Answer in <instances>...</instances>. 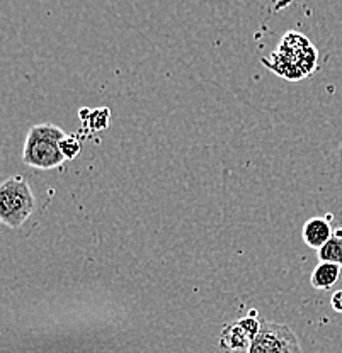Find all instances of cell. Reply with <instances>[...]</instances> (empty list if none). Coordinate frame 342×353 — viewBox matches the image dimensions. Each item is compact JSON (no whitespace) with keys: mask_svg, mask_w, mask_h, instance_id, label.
I'll list each match as a JSON object with an SVG mask.
<instances>
[{"mask_svg":"<svg viewBox=\"0 0 342 353\" xmlns=\"http://www.w3.org/2000/svg\"><path fill=\"white\" fill-rule=\"evenodd\" d=\"M334 230L330 228V223L323 218H312L305 223L301 236L310 248L320 250L327 241L332 238Z\"/></svg>","mask_w":342,"mask_h":353,"instance_id":"5b68a950","label":"cell"},{"mask_svg":"<svg viewBox=\"0 0 342 353\" xmlns=\"http://www.w3.org/2000/svg\"><path fill=\"white\" fill-rule=\"evenodd\" d=\"M341 154H342V146H341Z\"/></svg>","mask_w":342,"mask_h":353,"instance_id":"7c38bea8","label":"cell"},{"mask_svg":"<svg viewBox=\"0 0 342 353\" xmlns=\"http://www.w3.org/2000/svg\"><path fill=\"white\" fill-rule=\"evenodd\" d=\"M330 304H332L334 311L342 312V289L332 294V299H330Z\"/></svg>","mask_w":342,"mask_h":353,"instance_id":"8fae6325","label":"cell"},{"mask_svg":"<svg viewBox=\"0 0 342 353\" xmlns=\"http://www.w3.org/2000/svg\"><path fill=\"white\" fill-rule=\"evenodd\" d=\"M35 209L36 199L23 176H10L0 185V221L7 228L19 230Z\"/></svg>","mask_w":342,"mask_h":353,"instance_id":"3957f363","label":"cell"},{"mask_svg":"<svg viewBox=\"0 0 342 353\" xmlns=\"http://www.w3.org/2000/svg\"><path fill=\"white\" fill-rule=\"evenodd\" d=\"M60 148H61V153L65 154V158H68V160H73V158H75L77 154L80 153V143H79V139L75 138V136H68L67 134L64 139H61Z\"/></svg>","mask_w":342,"mask_h":353,"instance_id":"30bf717a","label":"cell"},{"mask_svg":"<svg viewBox=\"0 0 342 353\" xmlns=\"http://www.w3.org/2000/svg\"><path fill=\"white\" fill-rule=\"evenodd\" d=\"M247 353H301V347L289 326L263 319L260 331L251 341Z\"/></svg>","mask_w":342,"mask_h":353,"instance_id":"277c9868","label":"cell"},{"mask_svg":"<svg viewBox=\"0 0 342 353\" xmlns=\"http://www.w3.org/2000/svg\"><path fill=\"white\" fill-rule=\"evenodd\" d=\"M65 132L55 124H36L28 131L24 143L23 161L38 170H51L60 167L67 158L61 153L60 143Z\"/></svg>","mask_w":342,"mask_h":353,"instance_id":"7a4b0ae2","label":"cell"},{"mask_svg":"<svg viewBox=\"0 0 342 353\" xmlns=\"http://www.w3.org/2000/svg\"><path fill=\"white\" fill-rule=\"evenodd\" d=\"M251 347V338L247 336L242 326L238 323L228 325L223 328L220 334V348L225 353H235L238 350H245Z\"/></svg>","mask_w":342,"mask_h":353,"instance_id":"8992f818","label":"cell"},{"mask_svg":"<svg viewBox=\"0 0 342 353\" xmlns=\"http://www.w3.org/2000/svg\"><path fill=\"white\" fill-rule=\"evenodd\" d=\"M319 256L322 262L337 263L342 267V228L334 230L332 238L319 250Z\"/></svg>","mask_w":342,"mask_h":353,"instance_id":"ba28073f","label":"cell"},{"mask_svg":"<svg viewBox=\"0 0 342 353\" xmlns=\"http://www.w3.org/2000/svg\"><path fill=\"white\" fill-rule=\"evenodd\" d=\"M237 323L242 326V330L247 333V336L251 338V341L257 336V333L260 331V321L256 318V311H254V309L251 311V314L245 316V318H242V319H238Z\"/></svg>","mask_w":342,"mask_h":353,"instance_id":"9c48e42d","label":"cell"},{"mask_svg":"<svg viewBox=\"0 0 342 353\" xmlns=\"http://www.w3.org/2000/svg\"><path fill=\"white\" fill-rule=\"evenodd\" d=\"M274 73L288 80H300L310 75L317 65V50L303 34L288 32L283 36L278 50L269 60H263Z\"/></svg>","mask_w":342,"mask_h":353,"instance_id":"6da1fadb","label":"cell"},{"mask_svg":"<svg viewBox=\"0 0 342 353\" xmlns=\"http://www.w3.org/2000/svg\"><path fill=\"white\" fill-rule=\"evenodd\" d=\"M341 265L330 263V262H320L314 268L310 277V284L314 289L327 290L330 289L341 277Z\"/></svg>","mask_w":342,"mask_h":353,"instance_id":"52a82bcc","label":"cell"}]
</instances>
